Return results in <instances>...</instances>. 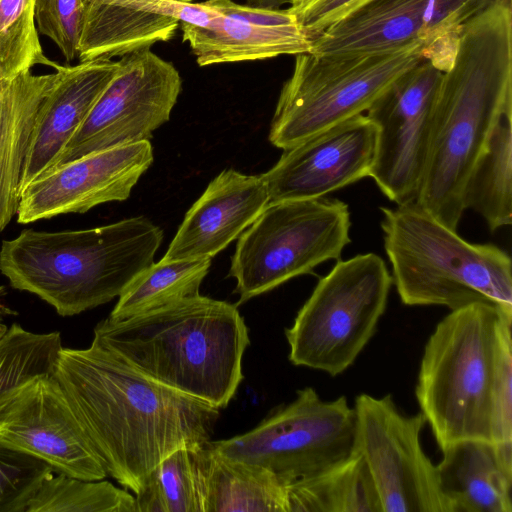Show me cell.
Segmentation results:
<instances>
[{"mask_svg":"<svg viewBox=\"0 0 512 512\" xmlns=\"http://www.w3.org/2000/svg\"><path fill=\"white\" fill-rule=\"evenodd\" d=\"M63 388L107 476L137 494L168 454L211 440L220 409L144 375L108 349L59 352Z\"/></svg>","mask_w":512,"mask_h":512,"instance_id":"cell-1","label":"cell"},{"mask_svg":"<svg viewBox=\"0 0 512 512\" xmlns=\"http://www.w3.org/2000/svg\"><path fill=\"white\" fill-rule=\"evenodd\" d=\"M512 0H491L464 26L433 105L416 202L457 230L469 173L500 113L512 105Z\"/></svg>","mask_w":512,"mask_h":512,"instance_id":"cell-2","label":"cell"},{"mask_svg":"<svg viewBox=\"0 0 512 512\" xmlns=\"http://www.w3.org/2000/svg\"><path fill=\"white\" fill-rule=\"evenodd\" d=\"M512 306L451 310L429 336L415 395L442 451L465 440L512 442Z\"/></svg>","mask_w":512,"mask_h":512,"instance_id":"cell-3","label":"cell"},{"mask_svg":"<svg viewBox=\"0 0 512 512\" xmlns=\"http://www.w3.org/2000/svg\"><path fill=\"white\" fill-rule=\"evenodd\" d=\"M92 341L149 378L218 409L243 379L250 343L236 305L200 294L123 320L107 317Z\"/></svg>","mask_w":512,"mask_h":512,"instance_id":"cell-4","label":"cell"},{"mask_svg":"<svg viewBox=\"0 0 512 512\" xmlns=\"http://www.w3.org/2000/svg\"><path fill=\"white\" fill-rule=\"evenodd\" d=\"M163 232L145 217L60 232L24 229L0 247L10 286L38 296L61 316L106 304L154 261Z\"/></svg>","mask_w":512,"mask_h":512,"instance_id":"cell-5","label":"cell"},{"mask_svg":"<svg viewBox=\"0 0 512 512\" xmlns=\"http://www.w3.org/2000/svg\"><path fill=\"white\" fill-rule=\"evenodd\" d=\"M380 210L384 248L403 304L450 311L475 302L512 306V262L504 250L465 241L416 201Z\"/></svg>","mask_w":512,"mask_h":512,"instance_id":"cell-6","label":"cell"},{"mask_svg":"<svg viewBox=\"0 0 512 512\" xmlns=\"http://www.w3.org/2000/svg\"><path fill=\"white\" fill-rule=\"evenodd\" d=\"M423 60L419 41L372 54L295 55L293 72L276 104L270 142L284 150L366 112Z\"/></svg>","mask_w":512,"mask_h":512,"instance_id":"cell-7","label":"cell"},{"mask_svg":"<svg viewBox=\"0 0 512 512\" xmlns=\"http://www.w3.org/2000/svg\"><path fill=\"white\" fill-rule=\"evenodd\" d=\"M392 283L375 253L337 260L285 329L289 361L330 376L346 371L375 334Z\"/></svg>","mask_w":512,"mask_h":512,"instance_id":"cell-8","label":"cell"},{"mask_svg":"<svg viewBox=\"0 0 512 512\" xmlns=\"http://www.w3.org/2000/svg\"><path fill=\"white\" fill-rule=\"evenodd\" d=\"M350 226L348 205L339 199L270 202L239 236L231 259L239 303L339 260Z\"/></svg>","mask_w":512,"mask_h":512,"instance_id":"cell-9","label":"cell"},{"mask_svg":"<svg viewBox=\"0 0 512 512\" xmlns=\"http://www.w3.org/2000/svg\"><path fill=\"white\" fill-rule=\"evenodd\" d=\"M355 434V410L345 396L323 400L314 388L305 387L253 429L209 444L219 454L260 466L289 485L347 457Z\"/></svg>","mask_w":512,"mask_h":512,"instance_id":"cell-10","label":"cell"},{"mask_svg":"<svg viewBox=\"0 0 512 512\" xmlns=\"http://www.w3.org/2000/svg\"><path fill=\"white\" fill-rule=\"evenodd\" d=\"M354 410V449L367 465L382 512H449L436 466L421 445L423 414H404L390 394H360Z\"/></svg>","mask_w":512,"mask_h":512,"instance_id":"cell-11","label":"cell"},{"mask_svg":"<svg viewBox=\"0 0 512 512\" xmlns=\"http://www.w3.org/2000/svg\"><path fill=\"white\" fill-rule=\"evenodd\" d=\"M118 62L113 78L52 169L92 153L149 141L169 120L182 88L176 67L150 48L124 55Z\"/></svg>","mask_w":512,"mask_h":512,"instance_id":"cell-12","label":"cell"},{"mask_svg":"<svg viewBox=\"0 0 512 512\" xmlns=\"http://www.w3.org/2000/svg\"><path fill=\"white\" fill-rule=\"evenodd\" d=\"M441 75L440 70L423 60L366 111L377 131L369 177L397 205L417 198Z\"/></svg>","mask_w":512,"mask_h":512,"instance_id":"cell-13","label":"cell"},{"mask_svg":"<svg viewBox=\"0 0 512 512\" xmlns=\"http://www.w3.org/2000/svg\"><path fill=\"white\" fill-rule=\"evenodd\" d=\"M0 445L38 458L54 472L85 480L107 477L53 373L0 395Z\"/></svg>","mask_w":512,"mask_h":512,"instance_id":"cell-14","label":"cell"},{"mask_svg":"<svg viewBox=\"0 0 512 512\" xmlns=\"http://www.w3.org/2000/svg\"><path fill=\"white\" fill-rule=\"evenodd\" d=\"M153 162L150 141L92 153L56 167L21 192L17 221L28 224L126 200Z\"/></svg>","mask_w":512,"mask_h":512,"instance_id":"cell-15","label":"cell"},{"mask_svg":"<svg viewBox=\"0 0 512 512\" xmlns=\"http://www.w3.org/2000/svg\"><path fill=\"white\" fill-rule=\"evenodd\" d=\"M376 126L364 113L284 149L262 177L270 202L324 197L369 176Z\"/></svg>","mask_w":512,"mask_h":512,"instance_id":"cell-16","label":"cell"},{"mask_svg":"<svg viewBox=\"0 0 512 512\" xmlns=\"http://www.w3.org/2000/svg\"><path fill=\"white\" fill-rule=\"evenodd\" d=\"M213 9L200 26L180 23L201 67L310 52L311 38L288 9H262L232 0H205Z\"/></svg>","mask_w":512,"mask_h":512,"instance_id":"cell-17","label":"cell"},{"mask_svg":"<svg viewBox=\"0 0 512 512\" xmlns=\"http://www.w3.org/2000/svg\"><path fill=\"white\" fill-rule=\"evenodd\" d=\"M422 44L424 60L437 65L444 54L437 0H372L312 39L319 55L353 56Z\"/></svg>","mask_w":512,"mask_h":512,"instance_id":"cell-18","label":"cell"},{"mask_svg":"<svg viewBox=\"0 0 512 512\" xmlns=\"http://www.w3.org/2000/svg\"><path fill=\"white\" fill-rule=\"evenodd\" d=\"M270 201L262 175L223 170L187 211L163 259L212 258L239 237Z\"/></svg>","mask_w":512,"mask_h":512,"instance_id":"cell-19","label":"cell"},{"mask_svg":"<svg viewBox=\"0 0 512 512\" xmlns=\"http://www.w3.org/2000/svg\"><path fill=\"white\" fill-rule=\"evenodd\" d=\"M118 66V60L99 58L82 61L75 66L56 67V81L36 117L22 175L21 192L29 183L52 169L65 145L113 78Z\"/></svg>","mask_w":512,"mask_h":512,"instance_id":"cell-20","label":"cell"},{"mask_svg":"<svg viewBox=\"0 0 512 512\" xmlns=\"http://www.w3.org/2000/svg\"><path fill=\"white\" fill-rule=\"evenodd\" d=\"M80 62L112 59L172 38L191 23L197 3L169 0H82Z\"/></svg>","mask_w":512,"mask_h":512,"instance_id":"cell-21","label":"cell"},{"mask_svg":"<svg viewBox=\"0 0 512 512\" xmlns=\"http://www.w3.org/2000/svg\"><path fill=\"white\" fill-rule=\"evenodd\" d=\"M435 465L449 512H512V442L465 440Z\"/></svg>","mask_w":512,"mask_h":512,"instance_id":"cell-22","label":"cell"},{"mask_svg":"<svg viewBox=\"0 0 512 512\" xmlns=\"http://www.w3.org/2000/svg\"><path fill=\"white\" fill-rule=\"evenodd\" d=\"M56 78L27 71L0 81V232L17 214L38 110Z\"/></svg>","mask_w":512,"mask_h":512,"instance_id":"cell-23","label":"cell"},{"mask_svg":"<svg viewBox=\"0 0 512 512\" xmlns=\"http://www.w3.org/2000/svg\"><path fill=\"white\" fill-rule=\"evenodd\" d=\"M195 459L205 512H289L288 485L268 470L229 459L209 442Z\"/></svg>","mask_w":512,"mask_h":512,"instance_id":"cell-24","label":"cell"},{"mask_svg":"<svg viewBox=\"0 0 512 512\" xmlns=\"http://www.w3.org/2000/svg\"><path fill=\"white\" fill-rule=\"evenodd\" d=\"M512 105L498 116L477 157L463 192L472 208L495 231L512 223Z\"/></svg>","mask_w":512,"mask_h":512,"instance_id":"cell-25","label":"cell"},{"mask_svg":"<svg viewBox=\"0 0 512 512\" xmlns=\"http://www.w3.org/2000/svg\"><path fill=\"white\" fill-rule=\"evenodd\" d=\"M289 512H382L362 455L344 459L288 485Z\"/></svg>","mask_w":512,"mask_h":512,"instance_id":"cell-26","label":"cell"},{"mask_svg":"<svg viewBox=\"0 0 512 512\" xmlns=\"http://www.w3.org/2000/svg\"><path fill=\"white\" fill-rule=\"evenodd\" d=\"M211 259L153 262L126 286L108 318L123 320L199 295Z\"/></svg>","mask_w":512,"mask_h":512,"instance_id":"cell-27","label":"cell"},{"mask_svg":"<svg viewBox=\"0 0 512 512\" xmlns=\"http://www.w3.org/2000/svg\"><path fill=\"white\" fill-rule=\"evenodd\" d=\"M195 449L179 448L151 470L135 494L136 512H205Z\"/></svg>","mask_w":512,"mask_h":512,"instance_id":"cell-28","label":"cell"},{"mask_svg":"<svg viewBox=\"0 0 512 512\" xmlns=\"http://www.w3.org/2000/svg\"><path fill=\"white\" fill-rule=\"evenodd\" d=\"M25 512H136L135 496L103 479L53 472L31 497Z\"/></svg>","mask_w":512,"mask_h":512,"instance_id":"cell-29","label":"cell"},{"mask_svg":"<svg viewBox=\"0 0 512 512\" xmlns=\"http://www.w3.org/2000/svg\"><path fill=\"white\" fill-rule=\"evenodd\" d=\"M58 331L33 333L13 323L0 338V395L40 374L53 373L62 349Z\"/></svg>","mask_w":512,"mask_h":512,"instance_id":"cell-30","label":"cell"},{"mask_svg":"<svg viewBox=\"0 0 512 512\" xmlns=\"http://www.w3.org/2000/svg\"><path fill=\"white\" fill-rule=\"evenodd\" d=\"M38 64L58 66L43 53L35 27L34 0H0V81L31 71Z\"/></svg>","mask_w":512,"mask_h":512,"instance_id":"cell-31","label":"cell"},{"mask_svg":"<svg viewBox=\"0 0 512 512\" xmlns=\"http://www.w3.org/2000/svg\"><path fill=\"white\" fill-rule=\"evenodd\" d=\"M53 472L44 461L0 445V512H25L31 497Z\"/></svg>","mask_w":512,"mask_h":512,"instance_id":"cell-32","label":"cell"},{"mask_svg":"<svg viewBox=\"0 0 512 512\" xmlns=\"http://www.w3.org/2000/svg\"><path fill=\"white\" fill-rule=\"evenodd\" d=\"M34 18L68 62L78 57L82 30V0H34Z\"/></svg>","mask_w":512,"mask_h":512,"instance_id":"cell-33","label":"cell"},{"mask_svg":"<svg viewBox=\"0 0 512 512\" xmlns=\"http://www.w3.org/2000/svg\"><path fill=\"white\" fill-rule=\"evenodd\" d=\"M17 315V311L14 310L7 301V290L6 287L0 285V322L8 317Z\"/></svg>","mask_w":512,"mask_h":512,"instance_id":"cell-34","label":"cell"},{"mask_svg":"<svg viewBox=\"0 0 512 512\" xmlns=\"http://www.w3.org/2000/svg\"><path fill=\"white\" fill-rule=\"evenodd\" d=\"M289 2L290 0H246L247 5L262 9H281Z\"/></svg>","mask_w":512,"mask_h":512,"instance_id":"cell-35","label":"cell"},{"mask_svg":"<svg viewBox=\"0 0 512 512\" xmlns=\"http://www.w3.org/2000/svg\"><path fill=\"white\" fill-rule=\"evenodd\" d=\"M8 326L4 322H0V338L7 332Z\"/></svg>","mask_w":512,"mask_h":512,"instance_id":"cell-36","label":"cell"},{"mask_svg":"<svg viewBox=\"0 0 512 512\" xmlns=\"http://www.w3.org/2000/svg\"><path fill=\"white\" fill-rule=\"evenodd\" d=\"M169 1H175V2H181V3H190L192 0H169Z\"/></svg>","mask_w":512,"mask_h":512,"instance_id":"cell-37","label":"cell"}]
</instances>
